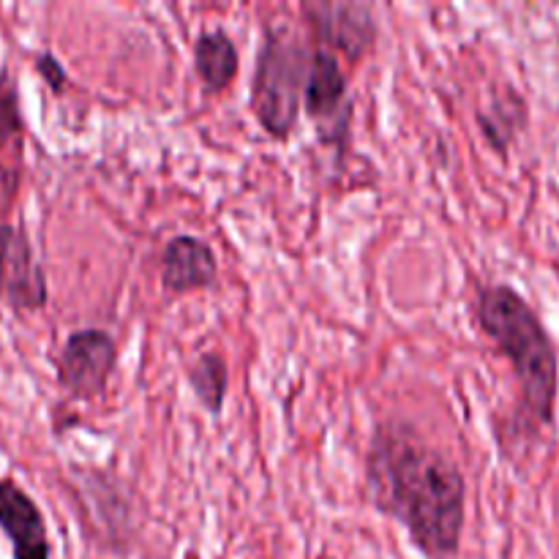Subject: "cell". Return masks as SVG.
Segmentation results:
<instances>
[{
  "mask_svg": "<svg viewBox=\"0 0 559 559\" xmlns=\"http://www.w3.org/2000/svg\"><path fill=\"white\" fill-rule=\"evenodd\" d=\"M366 489L382 513L407 527L426 557H456L467 516V484L413 429L382 424L374 431L366 451Z\"/></svg>",
  "mask_w": 559,
  "mask_h": 559,
  "instance_id": "cell-1",
  "label": "cell"
},
{
  "mask_svg": "<svg viewBox=\"0 0 559 559\" xmlns=\"http://www.w3.org/2000/svg\"><path fill=\"white\" fill-rule=\"evenodd\" d=\"M475 311L486 336L516 371L524 418L535 426L555 424L559 358L538 311L508 284L480 289Z\"/></svg>",
  "mask_w": 559,
  "mask_h": 559,
  "instance_id": "cell-2",
  "label": "cell"
},
{
  "mask_svg": "<svg viewBox=\"0 0 559 559\" xmlns=\"http://www.w3.org/2000/svg\"><path fill=\"white\" fill-rule=\"evenodd\" d=\"M309 63L311 52L298 36L284 27L265 33L251 85V109L262 129L276 140H287L298 123Z\"/></svg>",
  "mask_w": 559,
  "mask_h": 559,
  "instance_id": "cell-3",
  "label": "cell"
},
{
  "mask_svg": "<svg viewBox=\"0 0 559 559\" xmlns=\"http://www.w3.org/2000/svg\"><path fill=\"white\" fill-rule=\"evenodd\" d=\"M317 41L328 52H344L349 60H360L377 41L374 9L358 0H306L300 5Z\"/></svg>",
  "mask_w": 559,
  "mask_h": 559,
  "instance_id": "cell-4",
  "label": "cell"
},
{
  "mask_svg": "<svg viewBox=\"0 0 559 559\" xmlns=\"http://www.w3.org/2000/svg\"><path fill=\"white\" fill-rule=\"evenodd\" d=\"M118 364L112 336L98 328L76 331L66 338L58 355V382L74 399H96L107 391L109 377Z\"/></svg>",
  "mask_w": 559,
  "mask_h": 559,
  "instance_id": "cell-5",
  "label": "cell"
},
{
  "mask_svg": "<svg viewBox=\"0 0 559 559\" xmlns=\"http://www.w3.org/2000/svg\"><path fill=\"white\" fill-rule=\"evenodd\" d=\"M47 276L25 229L0 224V300L16 314H33L47 304Z\"/></svg>",
  "mask_w": 559,
  "mask_h": 559,
  "instance_id": "cell-6",
  "label": "cell"
},
{
  "mask_svg": "<svg viewBox=\"0 0 559 559\" xmlns=\"http://www.w3.org/2000/svg\"><path fill=\"white\" fill-rule=\"evenodd\" d=\"M0 530L14 559H49V535L36 500L14 478L0 480Z\"/></svg>",
  "mask_w": 559,
  "mask_h": 559,
  "instance_id": "cell-7",
  "label": "cell"
},
{
  "mask_svg": "<svg viewBox=\"0 0 559 559\" xmlns=\"http://www.w3.org/2000/svg\"><path fill=\"white\" fill-rule=\"evenodd\" d=\"M216 254L205 240L178 235L162 251V284L175 295L205 289L216 282Z\"/></svg>",
  "mask_w": 559,
  "mask_h": 559,
  "instance_id": "cell-8",
  "label": "cell"
},
{
  "mask_svg": "<svg viewBox=\"0 0 559 559\" xmlns=\"http://www.w3.org/2000/svg\"><path fill=\"white\" fill-rule=\"evenodd\" d=\"M304 102L306 112L317 123H328L331 118L342 120V115L347 112V74L336 55L322 47L311 52Z\"/></svg>",
  "mask_w": 559,
  "mask_h": 559,
  "instance_id": "cell-9",
  "label": "cell"
},
{
  "mask_svg": "<svg viewBox=\"0 0 559 559\" xmlns=\"http://www.w3.org/2000/svg\"><path fill=\"white\" fill-rule=\"evenodd\" d=\"M194 69L207 93H222L238 74V47L224 31L200 33L194 41Z\"/></svg>",
  "mask_w": 559,
  "mask_h": 559,
  "instance_id": "cell-10",
  "label": "cell"
},
{
  "mask_svg": "<svg viewBox=\"0 0 559 559\" xmlns=\"http://www.w3.org/2000/svg\"><path fill=\"white\" fill-rule=\"evenodd\" d=\"M189 385L191 391H194V396L200 399L202 407H205L207 413L218 415L222 413L229 388L227 360L218 353L200 355V360L189 369Z\"/></svg>",
  "mask_w": 559,
  "mask_h": 559,
  "instance_id": "cell-11",
  "label": "cell"
},
{
  "mask_svg": "<svg viewBox=\"0 0 559 559\" xmlns=\"http://www.w3.org/2000/svg\"><path fill=\"white\" fill-rule=\"evenodd\" d=\"M22 131H25V118L20 107V87L9 71L0 69V147L20 140Z\"/></svg>",
  "mask_w": 559,
  "mask_h": 559,
  "instance_id": "cell-12",
  "label": "cell"
},
{
  "mask_svg": "<svg viewBox=\"0 0 559 559\" xmlns=\"http://www.w3.org/2000/svg\"><path fill=\"white\" fill-rule=\"evenodd\" d=\"M20 173L14 167H5L0 162V218H5L11 213L16 202V191H20ZM3 224V222H0Z\"/></svg>",
  "mask_w": 559,
  "mask_h": 559,
  "instance_id": "cell-13",
  "label": "cell"
},
{
  "mask_svg": "<svg viewBox=\"0 0 559 559\" xmlns=\"http://www.w3.org/2000/svg\"><path fill=\"white\" fill-rule=\"evenodd\" d=\"M36 71L44 76V82L49 85V91L60 93L66 87V69L60 66V60L52 52H41L36 58Z\"/></svg>",
  "mask_w": 559,
  "mask_h": 559,
  "instance_id": "cell-14",
  "label": "cell"
}]
</instances>
